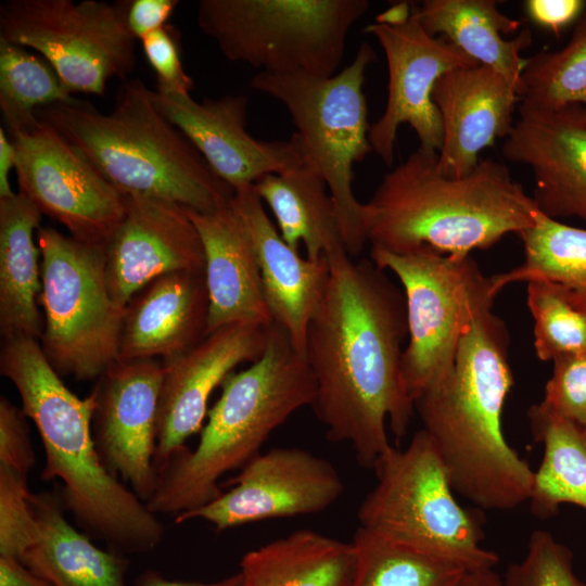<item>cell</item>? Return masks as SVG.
I'll list each match as a JSON object with an SVG mask.
<instances>
[{"instance_id": "cell-47", "label": "cell", "mask_w": 586, "mask_h": 586, "mask_svg": "<svg viewBox=\"0 0 586 586\" xmlns=\"http://www.w3.org/2000/svg\"><path fill=\"white\" fill-rule=\"evenodd\" d=\"M412 12V4L400 3L391 7L385 12L377 16L375 21L384 24H400L407 21Z\"/></svg>"}, {"instance_id": "cell-9", "label": "cell", "mask_w": 586, "mask_h": 586, "mask_svg": "<svg viewBox=\"0 0 586 586\" xmlns=\"http://www.w3.org/2000/svg\"><path fill=\"white\" fill-rule=\"evenodd\" d=\"M369 7L367 0H201L196 23L229 61L329 77Z\"/></svg>"}, {"instance_id": "cell-12", "label": "cell", "mask_w": 586, "mask_h": 586, "mask_svg": "<svg viewBox=\"0 0 586 586\" xmlns=\"http://www.w3.org/2000/svg\"><path fill=\"white\" fill-rule=\"evenodd\" d=\"M129 2L9 0L0 5V39L37 51L72 93L103 95L135 66Z\"/></svg>"}, {"instance_id": "cell-2", "label": "cell", "mask_w": 586, "mask_h": 586, "mask_svg": "<svg viewBox=\"0 0 586 586\" xmlns=\"http://www.w3.org/2000/svg\"><path fill=\"white\" fill-rule=\"evenodd\" d=\"M493 306L477 308L451 372L416 399L415 411L455 493L480 510L507 511L528 501L534 470L504 434L513 375L509 333Z\"/></svg>"}, {"instance_id": "cell-22", "label": "cell", "mask_w": 586, "mask_h": 586, "mask_svg": "<svg viewBox=\"0 0 586 586\" xmlns=\"http://www.w3.org/2000/svg\"><path fill=\"white\" fill-rule=\"evenodd\" d=\"M208 292L204 270L162 275L125 306L118 361L167 360L207 335Z\"/></svg>"}, {"instance_id": "cell-44", "label": "cell", "mask_w": 586, "mask_h": 586, "mask_svg": "<svg viewBox=\"0 0 586 586\" xmlns=\"http://www.w3.org/2000/svg\"><path fill=\"white\" fill-rule=\"evenodd\" d=\"M135 586H242V576L238 572L216 582L202 583L168 579L158 572L150 570L137 578Z\"/></svg>"}, {"instance_id": "cell-39", "label": "cell", "mask_w": 586, "mask_h": 586, "mask_svg": "<svg viewBox=\"0 0 586 586\" xmlns=\"http://www.w3.org/2000/svg\"><path fill=\"white\" fill-rule=\"evenodd\" d=\"M144 56L156 75L160 91L190 94L194 81L183 68L179 35L166 24L141 39Z\"/></svg>"}, {"instance_id": "cell-35", "label": "cell", "mask_w": 586, "mask_h": 586, "mask_svg": "<svg viewBox=\"0 0 586 586\" xmlns=\"http://www.w3.org/2000/svg\"><path fill=\"white\" fill-rule=\"evenodd\" d=\"M527 307L534 319V348L543 361L586 352V307L555 283L527 282Z\"/></svg>"}, {"instance_id": "cell-29", "label": "cell", "mask_w": 586, "mask_h": 586, "mask_svg": "<svg viewBox=\"0 0 586 586\" xmlns=\"http://www.w3.org/2000/svg\"><path fill=\"white\" fill-rule=\"evenodd\" d=\"M242 586H351L356 550L311 530H298L243 555Z\"/></svg>"}, {"instance_id": "cell-23", "label": "cell", "mask_w": 586, "mask_h": 586, "mask_svg": "<svg viewBox=\"0 0 586 586\" xmlns=\"http://www.w3.org/2000/svg\"><path fill=\"white\" fill-rule=\"evenodd\" d=\"M230 206L253 243L272 320L304 355L307 328L329 276L328 258L313 262L289 246L252 187L235 191Z\"/></svg>"}, {"instance_id": "cell-14", "label": "cell", "mask_w": 586, "mask_h": 586, "mask_svg": "<svg viewBox=\"0 0 586 586\" xmlns=\"http://www.w3.org/2000/svg\"><path fill=\"white\" fill-rule=\"evenodd\" d=\"M365 30L381 46L388 72L384 111L369 129L372 152L392 165L398 129L407 124L419 139V149L438 153L443 127L433 101L435 84L451 69L479 63L445 38L429 34L420 22L417 4H412L411 15L404 23L374 21Z\"/></svg>"}, {"instance_id": "cell-24", "label": "cell", "mask_w": 586, "mask_h": 586, "mask_svg": "<svg viewBox=\"0 0 586 586\" xmlns=\"http://www.w3.org/2000/svg\"><path fill=\"white\" fill-rule=\"evenodd\" d=\"M201 237L208 292L207 334L232 323L270 324L251 238L230 203L202 213L187 208Z\"/></svg>"}, {"instance_id": "cell-33", "label": "cell", "mask_w": 586, "mask_h": 586, "mask_svg": "<svg viewBox=\"0 0 586 586\" xmlns=\"http://www.w3.org/2000/svg\"><path fill=\"white\" fill-rule=\"evenodd\" d=\"M518 95L520 110L586 109V10L563 48L526 59Z\"/></svg>"}, {"instance_id": "cell-7", "label": "cell", "mask_w": 586, "mask_h": 586, "mask_svg": "<svg viewBox=\"0 0 586 586\" xmlns=\"http://www.w3.org/2000/svg\"><path fill=\"white\" fill-rule=\"evenodd\" d=\"M377 54L362 42L354 60L329 77L307 73L259 72L251 80L255 90L280 102L296 131L291 137L304 161L324 179L334 204L343 242L356 257L367 240L362 203L354 193V167L372 152L364 92L366 73Z\"/></svg>"}, {"instance_id": "cell-42", "label": "cell", "mask_w": 586, "mask_h": 586, "mask_svg": "<svg viewBox=\"0 0 586 586\" xmlns=\"http://www.w3.org/2000/svg\"><path fill=\"white\" fill-rule=\"evenodd\" d=\"M177 0H131L127 11V25L136 39L155 31L167 24Z\"/></svg>"}, {"instance_id": "cell-32", "label": "cell", "mask_w": 586, "mask_h": 586, "mask_svg": "<svg viewBox=\"0 0 586 586\" xmlns=\"http://www.w3.org/2000/svg\"><path fill=\"white\" fill-rule=\"evenodd\" d=\"M352 543L356 550V571L351 586H460L471 571L450 557L360 526Z\"/></svg>"}, {"instance_id": "cell-43", "label": "cell", "mask_w": 586, "mask_h": 586, "mask_svg": "<svg viewBox=\"0 0 586 586\" xmlns=\"http://www.w3.org/2000/svg\"><path fill=\"white\" fill-rule=\"evenodd\" d=\"M0 586H53L20 560L0 556Z\"/></svg>"}, {"instance_id": "cell-30", "label": "cell", "mask_w": 586, "mask_h": 586, "mask_svg": "<svg viewBox=\"0 0 586 586\" xmlns=\"http://www.w3.org/2000/svg\"><path fill=\"white\" fill-rule=\"evenodd\" d=\"M532 435L543 445L534 471L531 511L540 519L556 515L563 504L586 510V428L560 417L542 403L527 410Z\"/></svg>"}, {"instance_id": "cell-10", "label": "cell", "mask_w": 586, "mask_h": 586, "mask_svg": "<svg viewBox=\"0 0 586 586\" xmlns=\"http://www.w3.org/2000/svg\"><path fill=\"white\" fill-rule=\"evenodd\" d=\"M43 332L40 345L61 377L97 380L118 361L124 307L112 298L105 245L52 227L37 230Z\"/></svg>"}, {"instance_id": "cell-19", "label": "cell", "mask_w": 586, "mask_h": 586, "mask_svg": "<svg viewBox=\"0 0 586 586\" xmlns=\"http://www.w3.org/2000/svg\"><path fill=\"white\" fill-rule=\"evenodd\" d=\"M124 193V216L105 244V270L112 298L125 308L139 290L162 275L204 270V250L186 207Z\"/></svg>"}, {"instance_id": "cell-15", "label": "cell", "mask_w": 586, "mask_h": 586, "mask_svg": "<svg viewBox=\"0 0 586 586\" xmlns=\"http://www.w3.org/2000/svg\"><path fill=\"white\" fill-rule=\"evenodd\" d=\"M228 483V492L175 517L174 522L201 520L222 532L254 522L319 513L344 491L342 477L330 461L298 447L259 453Z\"/></svg>"}, {"instance_id": "cell-46", "label": "cell", "mask_w": 586, "mask_h": 586, "mask_svg": "<svg viewBox=\"0 0 586 586\" xmlns=\"http://www.w3.org/2000/svg\"><path fill=\"white\" fill-rule=\"evenodd\" d=\"M460 586H504V582L494 568H488L469 571Z\"/></svg>"}, {"instance_id": "cell-8", "label": "cell", "mask_w": 586, "mask_h": 586, "mask_svg": "<svg viewBox=\"0 0 586 586\" xmlns=\"http://www.w3.org/2000/svg\"><path fill=\"white\" fill-rule=\"evenodd\" d=\"M377 482L357 510L372 533L450 557L469 570L495 568L483 547L484 517L456 499L445 467L424 430L405 448L391 446L372 469Z\"/></svg>"}, {"instance_id": "cell-1", "label": "cell", "mask_w": 586, "mask_h": 586, "mask_svg": "<svg viewBox=\"0 0 586 586\" xmlns=\"http://www.w3.org/2000/svg\"><path fill=\"white\" fill-rule=\"evenodd\" d=\"M329 276L309 321L305 359L316 391V417L334 443L373 469L408 432L415 403L403 378L407 308L400 291L372 260L346 251L327 256Z\"/></svg>"}, {"instance_id": "cell-13", "label": "cell", "mask_w": 586, "mask_h": 586, "mask_svg": "<svg viewBox=\"0 0 586 586\" xmlns=\"http://www.w3.org/2000/svg\"><path fill=\"white\" fill-rule=\"evenodd\" d=\"M18 191L78 240L105 245L125 213V193L37 116L9 130Z\"/></svg>"}, {"instance_id": "cell-20", "label": "cell", "mask_w": 586, "mask_h": 586, "mask_svg": "<svg viewBox=\"0 0 586 586\" xmlns=\"http://www.w3.org/2000/svg\"><path fill=\"white\" fill-rule=\"evenodd\" d=\"M505 138L502 154L530 168L533 200L551 217L586 224V109L520 110Z\"/></svg>"}, {"instance_id": "cell-40", "label": "cell", "mask_w": 586, "mask_h": 586, "mask_svg": "<svg viewBox=\"0 0 586 586\" xmlns=\"http://www.w3.org/2000/svg\"><path fill=\"white\" fill-rule=\"evenodd\" d=\"M36 456L27 417L5 396L0 397V466L28 476Z\"/></svg>"}, {"instance_id": "cell-45", "label": "cell", "mask_w": 586, "mask_h": 586, "mask_svg": "<svg viewBox=\"0 0 586 586\" xmlns=\"http://www.w3.org/2000/svg\"><path fill=\"white\" fill-rule=\"evenodd\" d=\"M16 165V150L4 128H0V199L14 195L9 174Z\"/></svg>"}, {"instance_id": "cell-31", "label": "cell", "mask_w": 586, "mask_h": 586, "mask_svg": "<svg viewBox=\"0 0 586 586\" xmlns=\"http://www.w3.org/2000/svg\"><path fill=\"white\" fill-rule=\"evenodd\" d=\"M524 250L521 265L491 276L497 295L513 282L547 281L564 288L586 307V229L539 213L535 224L518 234Z\"/></svg>"}, {"instance_id": "cell-36", "label": "cell", "mask_w": 586, "mask_h": 586, "mask_svg": "<svg viewBox=\"0 0 586 586\" xmlns=\"http://www.w3.org/2000/svg\"><path fill=\"white\" fill-rule=\"evenodd\" d=\"M504 586H586L574 572L573 552L545 530L528 538L524 558L510 563Z\"/></svg>"}, {"instance_id": "cell-6", "label": "cell", "mask_w": 586, "mask_h": 586, "mask_svg": "<svg viewBox=\"0 0 586 586\" xmlns=\"http://www.w3.org/2000/svg\"><path fill=\"white\" fill-rule=\"evenodd\" d=\"M138 78L123 80L110 113L73 98L40 107L51 125L119 190L207 213L227 206L234 191L190 140L155 107Z\"/></svg>"}, {"instance_id": "cell-3", "label": "cell", "mask_w": 586, "mask_h": 586, "mask_svg": "<svg viewBox=\"0 0 586 586\" xmlns=\"http://www.w3.org/2000/svg\"><path fill=\"white\" fill-rule=\"evenodd\" d=\"M2 339L0 373L15 386L40 436L42 480H60L64 509L91 538L123 555L154 550L164 538V524L101 461L92 435L94 395L73 393L38 340L23 334Z\"/></svg>"}, {"instance_id": "cell-11", "label": "cell", "mask_w": 586, "mask_h": 586, "mask_svg": "<svg viewBox=\"0 0 586 586\" xmlns=\"http://www.w3.org/2000/svg\"><path fill=\"white\" fill-rule=\"evenodd\" d=\"M370 256L403 288L408 321L403 378L415 403L448 377L475 311L496 294L471 256L454 258L429 247L395 254L374 246Z\"/></svg>"}, {"instance_id": "cell-34", "label": "cell", "mask_w": 586, "mask_h": 586, "mask_svg": "<svg viewBox=\"0 0 586 586\" xmlns=\"http://www.w3.org/2000/svg\"><path fill=\"white\" fill-rule=\"evenodd\" d=\"M73 98L46 59L0 39V110L8 130L33 120L38 109Z\"/></svg>"}, {"instance_id": "cell-28", "label": "cell", "mask_w": 586, "mask_h": 586, "mask_svg": "<svg viewBox=\"0 0 586 586\" xmlns=\"http://www.w3.org/2000/svg\"><path fill=\"white\" fill-rule=\"evenodd\" d=\"M273 214L278 230L294 251L317 262L345 250L336 212L323 177L306 162L281 174H269L253 186Z\"/></svg>"}, {"instance_id": "cell-5", "label": "cell", "mask_w": 586, "mask_h": 586, "mask_svg": "<svg viewBox=\"0 0 586 586\" xmlns=\"http://www.w3.org/2000/svg\"><path fill=\"white\" fill-rule=\"evenodd\" d=\"M221 390L196 447H186L157 473L146 501L153 513L175 518L217 498L221 476L245 466L273 430L311 406L316 384L305 356L272 321L263 354L246 369L229 374Z\"/></svg>"}, {"instance_id": "cell-38", "label": "cell", "mask_w": 586, "mask_h": 586, "mask_svg": "<svg viewBox=\"0 0 586 586\" xmlns=\"http://www.w3.org/2000/svg\"><path fill=\"white\" fill-rule=\"evenodd\" d=\"M540 403L556 415L586 428V352L553 360Z\"/></svg>"}, {"instance_id": "cell-37", "label": "cell", "mask_w": 586, "mask_h": 586, "mask_svg": "<svg viewBox=\"0 0 586 586\" xmlns=\"http://www.w3.org/2000/svg\"><path fill=\"white\" fill-rule=\"evenodd\" d=\"M27 475L0 466V556L22 560L36 539Z\"/></svg>"}, {"instance_id": "cell-25", "label": "cell", "mask_w": 586, "mask_h": 586, "mask_svg": "<svg viewBox=\"0 0 586 586\" xmlns=\"http://www.w3.org/2000/svg\"><path fill=\"white\" fill-rule=\"evenodd\" d=\"M29 501L37 530L23 564L53 586H126L127 559L75 528L58 493H31Z\"/></svg>"}, {"instance_id": "cell-41", "label": "cell", "mask_w": 586, "mask_h": 586, "mask_svg": "<svg viewBox=\"0 0 586 586\" xmlns=\"http://www.w3.org/2000/svg\"><path fill=\"white\" fill-rule=\"evenodd\" d=\"M525 11L537 25L558 35L586 10L582 0H527Z\"/></svg>"}, {"instance_id": "cell-17", "label": "cell", "mask_w": 586, "mask_h": 586, "mask_svg": "<svg viewBox=\"0 0 586 586\" xmlns=\"http://www.w3.org/2000/svg\"><path fill=\"white\" fill-rule=\"evenodd\" d=\"M269 324L232 323L207 334L196 345L163 360L154 467L158 473L186 441L203 428L208 399L234 368L264 352Z\"/></svg>"}, {"instance_id": "cell-18", "label": "cell", "mask_w": 586, "mask_h": 586, "mask_svg": "<svg viewBox=\"0 0 586 586\" xmlns=\"http://www.w3.org/2000/svg\"><path fill=\"white\" fill-rule=\"evenodd\" d=\"M157 111L196 148L212 170L233 191L252 187L262 177L305 163L292 139L267 141L246 131L249 98L244 94L204 98L151 91Z\"/></svg>"}, {"instance_id": "cell-27", "label": "cell", "mask_w": 586, "mask_h": 586, "mask_svg": "<svg viewBox=\"0 0 586 586\" xmlns=\"http://www.w3.org/2000/svg\"><path fill=\"white\" fill-rule=\"evenodd\" d=\"M40 211L23 194L0 199V331L2 337L23 334L40 340L43 318L40 250L35 231Z\"/></svg>"}, {"instance_id": "cell-26", "label": "cell", "mask_w": 586, "mask_h": 586, "mask_svg": "<svg viewBox=\"0 0 586 586\" xmlns=\"http://www.w3.org/2000/svg\"><path fill=\"white\" fill-rule=\"evenodd\" d=\"M423 28L441 36L481 65L488 66L519 89L526 59L521 53L532 44V33L521 22L505 15L495 0H425L417 5Z\"/></svg>"}, {"instance_id": "cell-16", "label": "cell", "mask_w": 586, "mask_h": 586, "mask_svg": "<svg viewBox=\"0 0 586 586\" xmlns=\"http://www.w3.org/2000/svg\"><path fill=\"white\" fill-rule=\"evenodd\" d=\"M92 390V435L105 468L145 504L152 496L163 365L155 359L116 361Z\"/></svg>"}, {"instance_id": "cell-4", "label": "cell", "mask_w": 586, "mask_h": 586, "mask_svg": "<svg viewBox=\"0 0 586 586\" xmlns=\"http://www.w3.org/2000/svg\"><path fill=\"white\" fill-rule=\"evenodd\" d=\"M437 158L418 149L362 203L371 246L395 254L429 247L466 258L535 224L540 211L507 165L485 158L468 175L448 177Z\"/></svg>"}, {"instance_id": "cell-21", "label": "cell", "mask_w": 586, "mask_h": 586, "mask_svg": "<svg viewBox=\"0 0 586 586\" xmlns=\"http://www.w3.org/2000/svg\"><path fill=\"white\" fill-rule=\"evenodd\" d=\"M433 101L443 127L437 168L462 177L477 166L484 149L508 137L519 95L501 74L477 64L445 73L435 84Z\"/></svg>"}]
</instances>
